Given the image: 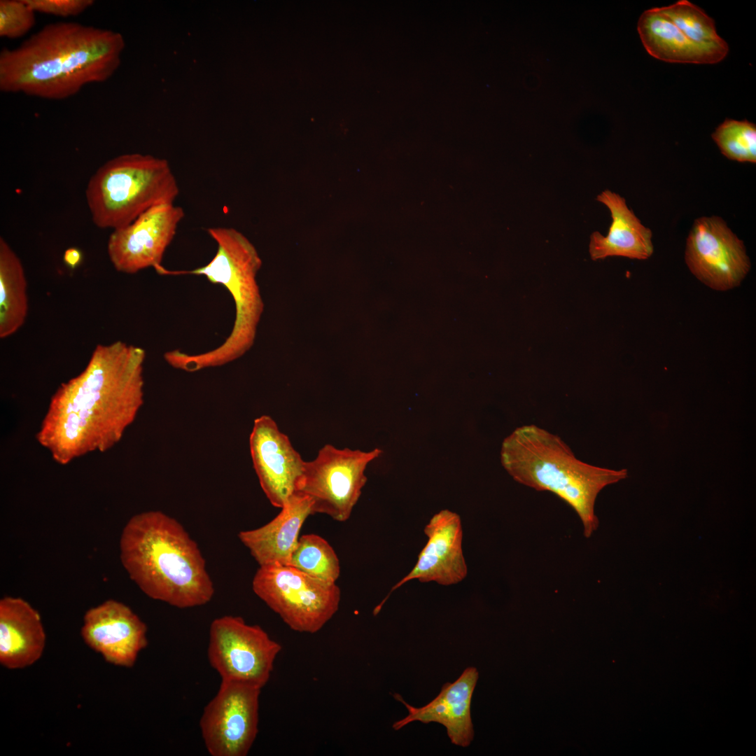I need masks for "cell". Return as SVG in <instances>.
Segmentation results:
<instances>
[{"mask_svg": "<svg viewBox=\"0 0 756 756\" xmlns=\"http://www.w3.org/2000/svg\"><path fill=\"white\" fill-rule=\"evenodd\" d=\"M144 349L99 344L85 370L53 397L43 442L61 461L118 440L144 402Z\"/></svg>", "mask_w": 756, "mask_h": 756, "instance_id": "cell-1", "label": "cell"}, {"mask_svg": "<svg viewBox=\"0 0 756 756\" xmlns=\"http://www.w3.org/2000/svg\"><path fill=\"white\" fill-rule=\"evenodd\" d=\"M125 47L118 31L74 22L46 24L0 52V90L50 100L74 96L109 80Z\"/></svg>", "mask_w": 756, "mask_h": 756, "instance_id": "cell-2", "label": "cell"}, {"mask_svg": "<svg viewBox=\"0 0 756 756\" xmlns=\"http://www.w3.org/2000/svg\"><path fill=\"white\" fill-rule=\"evenodd\" d=\"M130 579L152 599L178 608L209 603L214 587L196 542L182 524L157 510L132 517L120 538Z\"/></svg>", "mask_w": 756, "mask_h": 756, "instance_id": "cell-3", "label": "cell"}, {"mask_svg": "<svg viewBox=\"0 0 756 756\" xmlns=\"http://www.w3.org/2000/svg\"><path fill=\"white\" fill-rule=\"evenodd\" d=\"M500 461L517 482L547 491L568 504L579 517L589 538L598 526V494L627 477V470H610L577 458L560 437L534 424L517 428L502 443Z\"/></svg>", "mask_w": 756, "mask_h": 756, "instance_id": "cell-4", "label": "cell"}, {"mask_svg": "<svg viewBox=\"0 0 756 756\" xmlns=\"http://www.w3.org/2000/svg\"><path fill=\"white\" fill-rule=\"evenodd\" d=\"M208 234L217 245L213 258L192 270L162 274H192L223 286L230 294L235 309L232 328L218 346L204 352L188 354L178 349L165 352L164 359L174 369L195 372L220 367L244 356L253 345L264 304L257 282L262 260L253 244L234 227H211Z\"/></svg>", "mask_w": 756, "mask_h": 756, "instance_id": "cell-5", "label": "cell"}, {"mask_svg": "<svg viewBox=\"0 0 756 756\" xmlns=\"http://www.w3.org/2000/svg\"><path fill=\"white\" fill-rule=\"evenodd\" d=\"M179 192L167 160L128 153L108 160L95 172L88 183L85 197L94 224L114 230L155 205L174 204Z\"/></svg>", "mask_w": 756, "mask_h": 756, "instance_id": "cell-6", "label": "cell"}, {"mask_svg": "<svg viewBox=\"0 0 756 756\" xmlns=\"http://www.w3.org/2000/svg\"><path fill=\"white\" fill-rule=\"evenodd\" d=\"M252 589L292 630L314 634L337 612L341 591L290 566H259Z\"/></svg>", "mask_w": 756, "mask_h": 756, "instance_id": "cell-7", "label": "cell"}, {"mask_svg": "<svg viewBox=\"0 0 756 756\" xmlns=\"http://www.w3.org/2000/svg\"><path fill=\"white\" fill-rule=\"evenodd\" d=\"M382 451L365 452L326 444L312 461H305L297 492L312 501V514L321 513L338 522L351 516L367 482L365 470Z\"/></svg>", "mask_w": 756, "mask_h": 756, "instance_id": "cell-8", "label": "cell"}, {"mask_svg": "<svg viewBox=\"0 0 756 756\" xmlns=\"http://www.w3.org/2000/svg\"><path fill=\"white\" fill-rule=\"evenodd\" d=\"M281 648L260 626L248 624L239 616L218 617L210 625L208 660L221 680L262 689L270 678Z\"/></svg>", "mask_w": 756, "mask_h": 756, "instance_id": "cell-9", "label": "cell"}, {"mask_svg": "<svg viewBox=\"0 0 756 756\" xmlns=\"http://www.w3.org/2000/svg\"><path fill=\"white\" fill-rule=\"evenodd\" d=\"M261 688L221 680L200 720L202 737L211 756H246L258 732Z\"/></svg>", "mask_w": 756, "mask_h": 756, "instance_id": "cell-10", "label": "cell"}, {"mask_svg": "<svg viewBox=\"0 0 756 756\" xmlns=\"http://www.w3.org/2000/svg\"><path fill=\"white\" fill-rule=\"evenodd\" d=\"M685 260L697 279L720 291L738 286L751 267L743 241L717 216L694 221L686 241Z\"/></svg>", "mask_w": 756, "mask_h": 756, "instance_id": "cell-11", "label": "cell"}, {"mask_svg": "<svg viewBox=\"0 0 756 756\" xmlns=\"http://www.w3.org/2000/svg\"><path fill=\"white\" fill-rule=\"evenodd\" d=\"M184 216L183 209L174 203L160 204L127 225L113 230L107 252L113 267L130 274L149 267L158 272Z\"/></svg>", "mask_w": 756, "mask_h": 756, "instance_id": "cell-12", "label": "cell"}, {"mask_svg": "<svg viewBox=\"0 0 756 756\" xmlns=\"http://www.w3.org/2000/svg\"><path fill=\"white\" fill-rule=\"evenodd\" d=\"M249 446L263 492L273 506L281 508L298 491L305 461L268 415L255 419Z\"/></svg>", "mask_w": 756, "mask_h": 756, "instance_id": "cell-13", "label": "cell"}, {"mask_svg": "<svg viewBox=\"0 0 756 756\" xmlns=\"http://www.w3.org/2000/svg\"><path fill=\"white\" fill-rule=\"evenodd\" d=\"M80 635L106 662L121 667H132L148 645L146 624L129 606L113 599L86 611Z\"/></svg>", "mask_w": 756, "mask_h": 756, "instance_id": "cell-14", "label": "cell"}, {"mask_svg": "<svg viewBox=\"0 0 756 756\" xmlns=\"http://www.w3.org/2000/svg\"><path fill=\"white\" fill-rule=\"evenodd\" d=\"M424 533L428 540L415 566L391 592L412 580L448 586L466 577L468 568L462 550L463 531L459 515L449 510H441L430 519Z\"/></svg>", "mask_w": 756, "mask_h": 756, "instance_id": "cell-15", "label": "cell"}, {"mask_svg": "<svg viewBox=\"0 0 756 756\" xmlns=\"http://www.w3.org/2000/svg\"><path fill=\"white\" fill-rule=\"evenodd\" d=\"M478 677L476 668H465L456 680L445 683L433 701L420 708L408 704L399 694H393V697L405 706L408 715L395 722L393 729L399 730L414 721L438 722L445 727L453 744L468 746L474 736L470 706Z\"/></svg>", "mask_w": 756, "mask_h": 756, "instance_id": "cell-16", "label": "cell"}, {"mask_svg": "<svg viewBox=\"0 0 756 756\" xmlns=\"http://www.w3.org/2000/svg\"><path fill=\"white\" fill-rule=\"evenodd\" d=\"M310 514V498L295 492L272 520L259 528L241 531L238 537L259 566H288L300 531Z\"/></svg>", "mask_w": 756, "mask_h": 756, "instance_id": "cell-17", "label": "cell"}, {"mask_svg": "<svg viewBox=\"0 0 756 756\" xmlns=\"http://www.w3.org/2000/svg\"><path fill=\"white\" fill-rule=\"evenodd\" d=\"M46 636L38 612L20 597L0 600V663L8 669H22L42 656Z\"/></svg>", "mask_w": 756, "mask_h": 756, "instance_id": "cell-18", "label": "cell"}, {"mask_svg": "<svg viewBox=\"0 0 756 756\" xmlns=\"http://www.w3.org/2000/svg\"><path fill=\"white\" fill-rule=\"evenodd\" d=\"M596 200L606 205L611 214L612 222L606 236L594 232L590 236L589 251L593 260L610 256L646 260L654 252L651 230L629 209L626 200L620 195L605 190Z\"/></svg>", "mask_w": 756, "mask_h": 756, "instance_id": "cell-19", "label": "cell"}, {"mask_svg": "<svg viewBox=\"0 0 756 756\" xmlns=\"http://www.w3.org/2000/svg\"><path fill=\"white\" fill-rule=\"evenodd\" d=\"M638 31L645 50L654 58L673 63L714 64L659 8L643 13L638 22Z\"/></svg>", "mask_w": 756, "mask_h": 756, "instance_id": "cell-20", "label": "cell"}, {"mask_svg": "<svg viewBox=\"0 0 756 756\" xmlns=\"http://www.w3.org/2000/svg\"><path fill=\"white\" fill-rule=\"evenodd\" d=\"M27 279L20 258L0 238V337L15 334L24 323L28 310Z\"/></svg>", "mask_w": 756, "mask_h": 756, "instance_id": "cell-21", "label": "cell"}, {"mask_svg": "<svg viewBox=\"0 0 756 756\" xmlns=\"http://www.w3.org/2000/svg\"><path fill=\"white\" fill-rule=\"evenodd\" d=\"M659 9L714 64L726 57L727 43L717 34L713 20L701 8L687 0H680Z\"/></svg>", "mask_w": 756, "mask_h": 756, "instance_id": "cell-22", "label": "cell"}, {"mask_svg": "<svg viewBox=\"0 0 756 756\" xmlns=\"http://www.w3.org/2000/svg\"><path fill=\"white\" fill-rule=\"evenodd\" d=\"M316 579L336 583L340 564L332 547L318 535L305 534L299 538L289 565Z\"/></svg>", "mask_w": 756, "mask_h": 756, "instance_id": "cell-23", "label": "cell"}, {"mask_svg": "<svg viewBox=\"0 0 756 756\" xmlns=\"http://www.w3.org/2000/svg\"><path fill=\"white\" fill-rule=\"evenodd\" d=\"M721 153L728 159L756 162V126L747 120L726 119L712 134Z\"/></svg>", "mask_w": 756, "mask_h": 756, "instance_id": "cell-24", "label": "cell"}, {"mask_svg": "<svg viewBox=\"0 0 756 756\" xmlns=\"http://www.w3.org/2000/svg\"><path fill=\"white\" fill-rule=\"evenodd\" d=\"M35 14L25 0H1L0 36L15 39L24 36L36 23Z\"/></svg>", "mask_w": 756, "mask_h": 756, "instance_id": "cell-25", "label": "cell"}, {"mask_svg": "<svg viewBox=\"0 0 756 756\" xmlns=\"http://www.w3.org/2000/svg\"><path fill=\"white\" fill-rule=\"evenodd\" d=\"M26 3L36 13L60 18L78 16L90 7L93 0H25Z\"/></svg>", "mask_w": 756, "mask_h": 756, "instance_id": "cell-26", "label": "cell"}, {"mask_svg": "<svg viewBox=\"0 0 756 756\" xmlns=\"http://www.w3.org/2000/svg\"><path fill=\"white\" fill-rule=\"evenodd\" d=\"M63 259L67 266L74 269L81 262L82 253L77 248L71 247L64 251Z\"/></svg>", "mask_w": 756, "mask_h": 756, "instance_id": "cell-27", "label": "cell"}]
</instances>
